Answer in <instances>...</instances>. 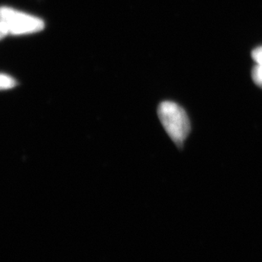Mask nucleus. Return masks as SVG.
<instances>
[{"label":"nucleus","mask_w":262,"mask_h":262,"mask_svg":"<svg viewBox=\"0 0 262 262\" xmlns=\"http://www.w3.org/2000/svg\"><path fill=\"white\" fill-rule=\"evenodd\" d=\"M9 34V31L3 23H0V39L4 38L5 36Z\"/></svg>","instance_id":"423d86ee"},{"label":"nucleus","mask_w":262,"mask_h":262,"mask_svg":"<svg viewBox=\"0 0 262 262\" xmlns=\"http://www.w3.org/2000/svg\"><path fill=\"white\" fill-rule=\"evenodd\" d=\"M253 81L255 82L256 85L262 88V66H255L252 70Z\"/></svg>","instance_id":"20e7f679"},{"label":"nucleus","mask_w":262,"mask_h":262,"mask_svg":"<svg viewBox=\"0 0 262 262\" xmlns=\"http://www.w3.org/2000/svg\"><path fill=\"white\" fill-rule=\"evenodd\" d=\"M159 120L164 129L178 146H182L189 134L191 126L184 109L173 101H164L159 106Z\"/></svg>","instance_id":"f257e3e1"},{"label":"nucleus","mask_w":262,"mask_h":262,"mask_svg":"<svg viewBox=\"0 0 262 262\" xmlns=\"http://www.w3.org/2000/svg\"><path fill=\"white\" fill-rule=\"evenodd\" d=\"M16 85V81L10 76L0 73V90L11 89Z\"/></svg>","instance_id":"7ed1b4c3"},{"label":"nucleus","mask_w":262,"mask_h":262,"mask_svg":"<svg viewBox=\"0 0 262 262\" xmlns=\"http://www.w3.org/2000/svg\"><path fill=\"white\" fill-rule=\"evenodd\" d=\"M252 58L257 65L262 66V46L255 48L252 51Z\"/></svg>","instance_id":"39448f33"},{"label":"nucleus","mask_w":262,"mask_h":262,"mask_svg":"<svg viewBox=\"0 0 262 262\" xmlns=\"http://www.w3.org/2000/svg\"><path fill=\"white\" fill-rule=\"evenodd\" d=\"M0 23L6 27L9 33L15 35L36 33L45 28V23L39 18L6 7L0 8Z\"/></svg>","instance_id":"f03ea898"}]
</instances>
